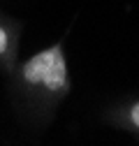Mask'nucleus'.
I'll list each match as a JSON object with an SVG mask.
<instances>
[{"label":"nucleus","mask_w":139,"mask_h":146,"mask_svg":"<svg viewBox=\"0 0 139 146\" xmlns=\"http://www.w3.org/2000/svg\"><path fill=\"white\" fill-rule=\"evenodd\" d=\"M7 79L9 98L19 118L30 127H44L72 88L65 42H56L23 63H16Z\"/></svg>","instance_id":"1"},{"label":"nucleus","mask_w":139,"mask_h":146,"mask_svg":"<svg viewBox=\"0 0 139 146\" xmlns=\"http://www.w3.org/2000/svg\"><path fill=\"white\" fill-rule=\"evenodd\" d=\"M21 21L0 12V70L7 77L19 63V42H21Z\"/></svg>","instance_id":"2"},{"label":"nucleus","mask_w":139,"mask_h":146,"mask_svg":"<svg viewBox=\"0 0 139 146\" xmlns=\"http://www.w3.org/2000/svg\"><path fill=\"white\" fill-rule=\"evenodd\" d=\"M104 121L114 127H118V130H123V132L139 137V95L111 104L104 111Z\"/></svg>","instance_id":"3"}]
</instances>
